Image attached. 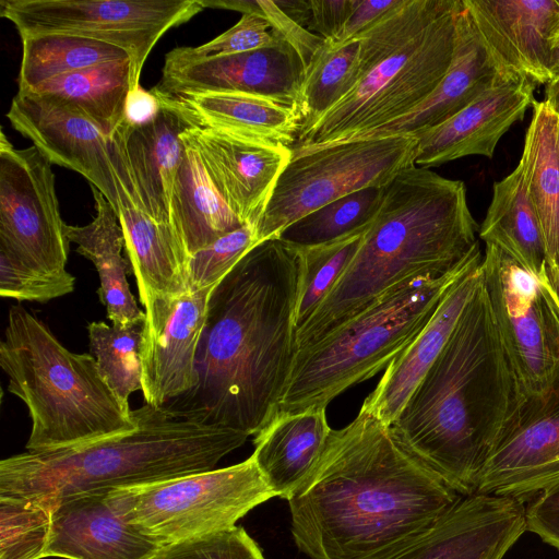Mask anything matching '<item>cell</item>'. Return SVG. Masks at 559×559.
I'll list each match as a JSON object with an SVG mask.
<instances>
[{"label":"cell","instance_id":"obj_3","mask_svg":"<svg viewBox=\"0 0 559 559\" xmlns=\"http://www.w3.org/2000/svg\"><path fill=\"white\" fill-rule=\"evenodd\" d=\"M526 397L481 281L438 358L390 428L400 444L462 497Z\"/></svg>","mask_w":559,"mask_h":559},{"label":"cell","instance_id":"obj_31","mask_svg":"<svg viewBox=\"0 0 559 559\" xmlns=\"http://www.w3.org/2000/svg\"><path fill=\"white\" fill-rule=\"evenodd\" d=\"M559 116L535 100L520 163L545 239L544 269L559 272Z\"/></svg>","mask_w":559,"mask_h":559},{"label":"cell","instance_id":"obj_40","mask_svg":"<svg viewBox=\"0 0 559 559\" xmlns=\"http://www.w3.org/2000/svg\"><path fill=\"white\" fill-rule=\"evenodd\" d=\"M258 227L242 225L190 257V289L216 286L257 245Z\"/></svg>","mask_w":559,"mask_h":559},{"label":"cell","instance_id":"obj_46","mask_svg":"<svg viewBox=\"0 0 559 559\" xmlns=\"http://www.w3.org/2000/svg\"><path fill=\"white\" fill-rule=\"evenodd\" d=\"M356 3L357 0H309L310 19L307 29L324 40L333 41Z\"/></svg>","mask_w":559,"mask_h":559},{"label":"cell","instance_id":"obj_29","mask_svg":"<svg viewBox=\"0 0 559 559\" xmlns=\"http://www.w3.org/2000/svg\"><path fill=\"white\" fill-rule=\"evenodd\" d=\"M90 186L96 216L84 226L67 225V236L76 245V252L90 260L99 275L97 293L107 318L114 325H123L143 318L145 313L138 306L127 280L131 266L122 257L126 242L119 217L105 195Z\"/></svg>","mask_w":559,"mask_h":559},{"label":"cell","instance_id":"obj_36","mask_svg":"<svg viewBox=\"0 0 559 559\" xmlns=\"http://www.w3.org/2000/svg\"><path fill=\"white\" fill-rule=\"evenodd\" d=\"M383 190L370 187L342 197L290 224L277 238L304 248L364 230L380 207Z\"/></svg>","mask_w":559,"mask_h":559},{"label":"cell","instance_id":"obj_39","mask_svg":"<svg viewBox=\"0 0 559 559\" xmlns=\"http://www.w3.org/2000/svg\"><path fill=\"white\" fill-rule=\"evenodd\" d=\"M53 508L45 499L0 496V559H44Z\"/></svg>","mask_w":559,"mask_h":559},{"label":"cell","instance_id":"obj_4","mask_svg":"<svg viewBox=\"0 0 559 559\" xmlns=\"http://www.w3.org/2000/svg\"><path fill=\"white\" fill-rule=\"evenodd\" d=\"M463 181L413 165L383 190L380 207L342 277L296 331L297 352L403 285L448 274L477 250Z\"/></svg>","mask_w":559,"mask_h":559},{"label":"cell","instance_id":"obj_8","mask_svg":"<svg viewBox=\"0 0 559 559\" xmlns=\"http://www.w3.org/2000/svg\"><path fill=\"white\" fill-rule=\"evenodd\" d=\"M461 7L462 0H443L421 28L368 67L349 94L301 133L294 146L353 139L401 118L424 102L451 64Z\"/></svg>","mask_w":559,"mask_h":559},{"label":"cell","instance_id":"obj_41","mask_svg":"<svg viewBox=\"0 0 559 559\" xmlns=\"http://www.w3.org/2000/svg\"><path fill=\"white\" fill-rule=\"evenodd\" d=\"M75 277L68 271L35 270L0 251V295L17 301L48 302L73 292Z\"/></svg>","mask_w":559,"mask_h":559},{"label":"cell","instance_id":"obj_43","mask_svg":"<svg viewBox=\"0 0 559 559\" xmlns=\"http://www.w3.org/2000/svg\"><path fill=\"white\" fill-rule=\"evenodd\" d=\"M202 7L239 11L242 14L253 13L264 17L285 41L292 45L305 67L324 44V39L309 32L292 20L275 1L270 0H200Z\"/></svg>","mask_w":559,"mask_h":559},{"label":"cell","instance_id":"obj_47","mask_svg":"<svg viewBox=\"0 0 559 559\" xmlns=\"http://www.w3.org/2000/svg\"><path fill=\"white\" fill-rule=\"evenodd\" d=\"M399 2L400 0H357L353 12L333 43L343 45L355 40Z\"/></svg>","mask_w":559,"mask_h":559},{"label":"cell","instance_id":"obj_17","mask_svg":"<svg viewBox=\"0 0 559 559\" xmlns=\"http://www.w3.org/2000/svg\"><path fill=\"white\" fill-rule=\"evenodd\" d=\"M213 287L179 297L152 296L141 305L145 320L141 342L144 402L164 407L193 389L195 358Z\"/></svg>","mask_w":559,"mask_h":559},{"label":"cell","instance_id":"obj_30","mask_svg":"<svg viewBox=\"0 0 559 559\" xmlns=\"http://www.w3.org/2000/svg\"><path fill=\"white\" fill-rule=\"evenodd\" d=\"M187 131L171 192L170 219L191 257L242 224L214 186Z\"/></svg>","mask_w":559,"mask_h":559},{"label":"cell","instance_id":"obj_22","mask_svg":"<svg viewBox=\"0 0 559 559\" xmlns=\"http://www.w3.org/2000/svg\"><path fill=\"white\" fill-rule=\"evenodd\" d=\"M463 1L503 70L535 86L550 82L549 49L559 28V0Z\"/></svg>","mask_w":559,"mask_h":559},{"label":"cell","instance_id":"obj_37","mask_svg":"<svg viewBox=\"0 0 559 559\" xmlns=\"http://www.w3.org/2000/svg\"><path fill=\"white\" fill-rule=\"evenodd\" d=\"M144 320L140 318L123 325L94 321L87 325L90 350L109 386L123 403L142 390L141 342Z\"/></svg>","mask_w":559,"mask_h":559},{"label":"cell","instance_id":"obj_51","mask_svg":"<svg viewBox=\"0 0 559 559\" xmlns=\"http://www.w3.org/2000/svg\"><path fill=\"white\" fill-rule=\"evenodd\" d=\"M540 280L559 305V272L544 269Z\"/></svg>","mask_w":559,"mask_h":559},{"label":"cell","instance_id":"obj_45","mask_svg":"<svg viewBox=\"0 0 559 559\" xmlns=\"http://www.w3.org/2000/svg\"><path fill=\"white\" fill-rule=\"evenodd\" d=\"M537 495L525 507L526 532L559 549V483Z\"/></svg>","mask_w":559,"mask_h":559},{"label":"cell","instance_id":"obj_5","mask_svg":"<svg viewBox=\"0 0 559 559\" xmlns=\"http://www.w3.org/2000/svg\"><path fill=\"white\" fill-rule=\"evenodd\" d=\"M135 429L84 445L23 452L0 462V496L64 497L112 490L214 469L240 448L241 431L200 424L165 407L136 408Z\"/></svg>","mask_w":559,"mask_h":559},{"label":"cell","instance_id":"obj_27","mask_svg":"<svg viewBox=\"0 0 559 559\" xmlns=\"http://www.w3.org/2000/svg\"><path fill=\"white\" fill-rule=\"evenodd\" d=\"M118 217L140 302L152 296L187 294L190 255L173 225L153 219L128 193L120 194Z\"/></svg>","mask_w":559,"mask_h":559},{"label":"cell","instance_id":"obj_33","mask_svg":"<svg viewBox=\"0 0 559 559\" xmlns=\"http://www.w3.org/2000/svg\"><path fill=\"white\" fill-rule=\"evenodd\" d=\"M138 86L133 62L126 59L67 73L29 91L73 104L111 138L123 121L130 91Z\"/></svg>","mask_w":559,"mask_h":559},{"label":"cell","instance_id":"obj_23","mask_svg":"<svg viewBox=\"0 0 559 559\" xmlns=\"http://www.w3.org/2000/svg\"><path fill=\"white\" fill-rule=\"evenodd\" d=\"M107 495L87 491L56 503L45 558L150 559L160 549L116 513Z\"/></svg>","mask_w":559,"mask_h":559},{"label":"cell","instance_id":"obj_32","mask_svg":"<svg viewBox=\"0 0 559 559\" xmlns=\"http://www.w3.org/2000/svg\"><path fill=\"white\" fill-rule=\"evenodd\" d=\"M478 233L485 243L497 246L540 278L547 262L545 239L520 162L512 173L495 182Z\"/></svg>","mask_w":559,"mask_h":559},{"label":"cell","instance_id":"obj_11","mask_svg":"<svg viewBox=\"0 0 559 559\" xmlns=\"http://www.w3.org/2000/svg\"><path fill=\"white\" fill-rule=\"evenodd\" d=\"M199 0H2L0 14L21 39L69 34L124 49L140 84L142 68L157 41L203 11Z\"/></svg>","mask_w":559,"mask_h":559},{"label":"cell","instance_id":"obj_12","mask_svg":"<svg viewBox=\"0 0 559 559\" xmlns=\"http://www.w3.org/2000/svg\"><path fill=\"white\" fill-rule=\"evenodd\" d=\"M481 277L525 397L542 396L559 373V305L539 277L495 245L486 243Z\"/></svg>","mask_w":559,"mask_h":559},{"label":"cell","instance_id":"obj_6","mask_svg":"<svg viewBox=\"0 0 559 559\" xmlns=\"http://www.w3.org/2000/svg\"><path fill=\"white\" fill-rule=\"evenodd\" d=\"M0 367L32 420L27 452L75 448L138 426L135 409L109 386L95 357L69 350L20 305L9 310Z\"/></svg>","mask_w":559,"mask_h":559},{"label":"cell","instance_id":"obj_21","mask_svg":"<svg viewBox=\"0 0 559 559\" xmlns=\"http://www.w3.org/2000/svg\"><path fill=\"white\" fill-rule=\"evenodd\" d=\"M513 78L520 76L499 66L462 0L455 21L452 61L433 92L401 118L349 140L415 134L432 128L457 114L488 90Z\"/></svg>","mask_w":559,"mask_h":559},{"label":"cell","instance_id":"obj_38","mask_svg":"<svg viewBox=\"0 0 559 559\" xmlns=\"http://www.w3.org/2000/svg\"><path fill=\"white\" fill-rule=\"evenodd\" d=\"M366 229L330 242L299 248L301 269L295 313L296 331L309 320L342 277Z\"/></svg>","mask_w":559,"mask_h":559},{"label":"cell","instance_id":"obj_24","mask_svg":"<svg viewBox=\"0 0 559 559\" xmlns=\"http://www.w3.org/2000/svg\"><path fill=\"white\" fill-rule=\"evenodd\" d=\"M481 261L472 265L452 284L425 328L384 370L359 412L391 426L440 355L463 309L478 287Z\"/></svg>","mask_w":559,"mask_h":559},{"label":"cell","instance_id":"obj_42","mask_svg":"<svg viewBox=\"0 0 559 559\" xmlns=\"http://www.w3.org/2000/svg\"><path fill=\"white\" fill-rule=\"evenodd\" d=\"M150 559H265L241 526L191 537L162 547Z\"/></svg>","mask_w":559,"mask_h":559},{"label":"cell","instance_id":"obj_19","mask_svg":"<svg viewBox=\"0 0 559 559\" xmlns=\"http://www.w3.org/2000/svg\"><path fill=\"white\" fill-rule=\"evenodd\" d=\"M210 178L242 225L259 226L292 147L195 124L187 131Z\"/></svg>","mask_w":559,"mask_h":559},{"label":"cell","instance_id":"obj_18","mask_svg":"<svg viewBox=\"0 0 559 559\" xmlns=\"http://www.w3.org/2000/svg\"><path fill=\"white\" fill-rule=\"evenodd\" d=\"M559 483V373L542 396L526 399L484 464L475 492L523 501Z\"/></svg>","mask_w":559,"mask_h":559},{"label":"cell","instance_id":"obj_35","mask_svg":"<svg viewBox=\"0 0 559 559\" xmlns=\"http://www.w3.org/2000/svg\"><path fill=\"white\" fill-rule=\"evenodd\" d=\"M359 76V41L337 45L325 40L305 70L298 99L299 135L348 95Z\"/></svg>","mask_w":559,"mask_h":559},{"label":"cell","instance_id":"obj_26","mask_svg":"<svg viewBox=\"0 0 559 559\" xmlns=\"http://www.w3.org/2000/svg\"><path fill=\"white\" fill-rule=\"evenodd\" d=\"M325 411L277 413L254 436L251 456L276 497L288 500L317 466L332 431Z\"/></svg>","mask_w":559,"mask_h":559},{"label":"cell","instance_id":"obj_1","mask_svg":"<svg viewBox=\"0 0 559 559\" xmlns=\"http://www.w3.org/2000/svg\"><path fill=\"white\" fill-rule=\"evenodd\" d=\"M300 249L270 238L212 292L197 385L164 407L200 424L259 433L276 415L297 353Z\"/></svg>","mask_w":559,"mask_h":559},{"label":"cell","instance_id":"obj_9","mask_svg":"<svg viewBox=\"0 0 559 559\" xmlns=\"http://www.w3.org/2000/svg\"><path fill=\"white\" fill-rule=\"evenodd\" d=\"M276 497L252 456L231 466L108 491L111 508L160 548L236 525Z\"/></svg>","mask_w":559,"mask_h":559},{"label":"cell","instance_id":"obj_52","mask_svg":"<svg viewBox=\"0 0 559 559\" xmlns=\"http://www.w3.org/2000/svg\"><path fill=\"white\" fill-rule=\"evenodd\" d=\"M558 135H559V132H558Z\"/></svg>","mask_w":559,"mask_h":559},{"label":"cell","instance_id":"obj_25","mask_svg":"<svg viewBox=\"0 0 559 559\" xmlns=\"http://www.w3.org/2000/svg\"><path fill=\"white\" fill-rule=\"evenodd\" d=\"M152 91L159 97V111L145 126H128L126 150L143 211L158 223L171 224V192L186 151L182 134L199 122L178 99Z\"/></svg>","mask_w":559,"mask_h":559},{"label":"cell","instance_id":"obj_16","mask_svg":"<svg viewBox=\"0 0 559 559\" xmlns=\"http://www.w3.org/2000/svg\"><path fill=\"white\" fill-rule=\"evenodd\" d=\"M525 532L523 501L475 492L369 559H503Z\"/></svg>","mask_w":559,"mask_h":559},{"label":"cell","instance_id":"obj_28","mask_svg":"<svg viewBox=\"0 0 559 559\" xmlns=\"http://www.w3.org/2000/svg\"><path fill=\"white\" fill-rule=\"evenodd\" d=\"M200 126L236 136L294 146L301 129L295 105L236 92H207L173 97Z\"/></svg>","mask_w":559,"mask_h":559},{"label":"cell","instance_id":"obj_20","mask_svg":"<svg viewBox=\"0 0 559 559\" xmlns=\"http://www.w3.org/2000/svg\"><path fill=\"white\" fill-rule=\"evenodd\" d=\"M534 90L525 79L507 80L442 123L415 133V165L429 168L469 155L491 158L502 135L533 106Z\"/></svg>","mask_w":559,"mask_h":559},{"label":"cell","instance_id":"obj_14","mask_svg":"<svg viewBox=\"0 0 559 559\" xmlns=\"http://www.w3.org/2000/svg\"><path fill=\"white\" fill-rule=\"evenodd\" d=\"M305 63L287 41L234 55H199L191 46L165 56L160 81L153 87L168 96L207 92L247 93L298 107Z\"/></svg>","mask_w":559,"mask_h":559},{"label":"cell","instance_id":"obj_10","mask_svg":"<svg viewBox=\"0 0 559 559\" xmlns=\"http://www.w3.org/2000/svg\"><path fill=\"white\" fill-rule=\"evenodd\" d=\"M416 154L414 134L293 146L258 226L260 240L277 238L290 224L349 193L385 187L415 165Z\"/></svg>","mask_w":559,"mask_h":559},{"label":"cell","instance_id":"obj_7","mask_svg":"<svg viewBox=\"0 0 559 559\" xmlns=\"http://www.w3.org/2000/svg\"><path fill=\"white\" fill-rule=\"evenodd\" d=\"M481 260L479 249L448 274L414 280L298 350L277 413L326 408L350 386L385 370L425 328L452 284Z\"/></svg>","mask_w":559,"mask_h":559},{"label":"cell","instance_id":"obj_2","mask_svg":"<svg viewBox=\"0 0 559 559\" xmlns=\"http://www.w3.org/2000/svg\"><path fill=\"white\" fill-rule=\"evenodd\" d=\"M461 497L390 426L359 412L332 429L313 472L287 500L290 532L310 559H369L431 525Z\"/></svg>","mask_w":559,"mask_h":559},{"label":"cell","instance_id":"obj_15","mask_svg":"<svg viewBox=\"0 0 559 559\" xmlns=\"http://www.w3.org/2000/svg\"><path fill=\"white\" fill-rule=\"evenodd\" d=\"M11 126L48 159L74 170L120 207V185L108 138L81 109L58 97L19 91L7 114Z\"/></svg>","mask_w":559,"mask_h":559},{"label":"cell","instance_id":"obj_44","mask_svg":"<svg viewBox=\"0 0 559 559\" xmlns=\"http://www.w3.org/2000/svg\"><path fill=\"white\" fill-rule=\"evenodd\" d=\"M285 41L262 16L245 13L240 20L214 39L192 47L199 55H234L252 51Z\"/></svg>","mask_w":559,"mask_h":559},{"label":"cell","instance_id":"obj_50","mask_svg":"<svg viewBox=\"0 0 559 559\" xmlns=\"http://www.w3.org/2000/svg\"><path fill=\"white\" fill-rule=\"evenodd\" d=\"M544 100L559 116V78L546 84Z\"/></svg>","mask_w":559,"mask_h":559},{"label":"cell","instance_id":"obj_13","mask_svg":"<svg viewBox=\"0 0 559 559\" xmlns=\"http://www.w3.org/2000/svg\"><path fill=\"white\" fill-rule=\"evenodd\" d=\"M52 163L35 145L0 138V251L35 270L64 273L70 240Z\"/></svg>","mask_w":559,"mask_h":559},{"label":"cell","instance_id":"obj_34","mask_svg":"<svg viewBox=\"0 0 559 559\" xmlns=\"http://www.w3.org/2000/svg\"><path fill=\"white\" fill-rule=\"evenodd\" d=\"M131 59L115 45L69 35L39 34L22 39L19 91H29L39 84L96 64Z\"/></svg>","mask_w":559,"mask_h":559},{"label":"cell","instance_id":"obj_49","mask_svg":"<svg viewBox=\"0 0 559 559\" xmlns=\"http://www.w3.org/2000/svg\"><path fill=\"white\" fill-rule=\"evenodd\" d=\"M550 81L559 78V28L552 35L549 49Z\"/></svg>","mask_w":559,"mask_h":559},{"label":"cell","instance_id":"obj_48","mask_svg":"<svg viewBox=\"0 0 559 559\" xmlns=\"http://www.w3.org/2000/svg\"><path fill=\"white\" fill-rule=\"evenodd\" d=\"M160 108L159 97L155 92L138 86L131 90L124 108L123 120L130 127H141L155 119Z\"/></svg>","mask_w":559,"mask_h":559}]
</instances>
